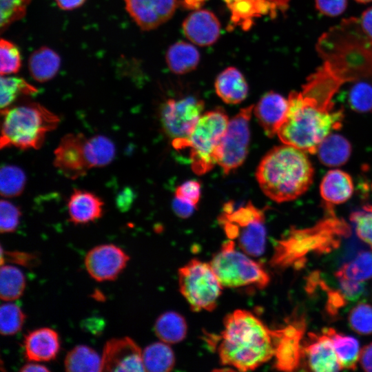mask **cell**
<instances>
[{"mask_svg": "<svg viewBox=\"0 0 372 372\" xmlns=\"http://www.w3.org/2000/svg\"><path fill=\"white\" fill-rule=\"evenodd\" d=\"M1 149H38L60 123L58 115L38 103L2 109Z\"/></svg>", "mask_w": 372, "mask_h": 372, "instance_id": "obj_6", "label": "cell"}, {"mask_svg": "<svg viewBox=\"0 0 372 372\" xmlns=\"http://www.w3.org/2000/svg\"><path fill=\"white\" fill-rule=\"evenodd\" d=\"M60 349L59 334L48 327L29 332L23 340L25 358L30 362H48L54 360Z\"/></svg>", "mask_w": 372, "mask_h": 372, "instance_id": "obj_21", "label": "cell"}, {"mask_svg": "<svg viewBox=\"0 0 372 372\" xmlns=\"http://www.w3.org/2000/svg\"><path fill=\"white\" fill-rule=\"evenodd\" d=\"M130 256L114 244H103L92 248L84 260L89 275L98 282L117 278L125 268Z\"/></svg>", "mask_w": 372, "mask_h": 372, "instance_id": "obj_15", "label": "cell"}, {"mask_svg": "<svg viewBox=\"0 0 372 372\" xmlns=\"http://www.w3.org/2000/svg\"><path fill=\"white\" fill-rule=\"evenodd\" d=\"M353 192V183L347 172L340 169L329 170L320 185V193L325 206L333 207L347 202Z\"/></svg>", "mask_w": 372, "mask_h": 372, "instance_id": "obj_23", "label": "cell"}, {"mask_svg": "<svg viewBox=\"0 0 372 372\" xmlns=\"http://www.w3.org/2000/svg\"><path fill=\"white\" fill-rule=\"evenodd\" d=\"M351 151V145L345 137L331 133L320 143L316 153L323 165L335 167L345 164Z\"/></svg>", "mask_w": 372, "mask_h": 372, "instance_id": "obj_26", "label": "cell"}, {"mask_svg": "<svg viewBox=\"0 0 372 372\" xmlns=\"http://www.w3.org/2000/svg\"><path fill=\"white\" fill-rule=\"evenodd\" d=\"M204 107L203 100L192 96L167 100L160 112V121L166 135L172 141L187 138L202 116Z\"/></svg>", "mask_w": 372, "mask_h": 372, "instance_id": "obj_12", "label": "cell"}, {"mask_svg": "<svg viewBox=\"0 0 372 372\" xmlns=\"http://www.w3.org/2000/svg\"><path fill=\"white\" fill-rule=\"evenodd\" d=\"M275 9L278 10H285L287 8L291 0H267Z\"/></svg>", "mask_w": 372, "mask_h": 372, "instance_id": "obj_57", "label": "cell"}, {"mask_svg": "<svg viewBox=\"0 0 372 372\" xmlns=\"http://www.w3.org/2000/svg\"><path fill=\"white\" fill-rule=\"evenodd\" d=\"M205 0H183V4L187 8H199Z\"/></svg>", "mask_w": 372, "mask_h": 372, "instance_id": "obj_58", "label": "cell"}, {"mask_svg": "<svg viewBox=\"0 0 372 372\" xmlns=\"http://www.w3.org/2000/svg\"><path fill=\"white\" fill-rule=\"evenodd\" d=\"M25 288V276L19 268L11 265H1L0 297L3 300L13 301L19 298Z\"/></svg>", "mask_w": 372, "mask_h": 372, "instance_id": "obj_33", "label": "cell"}, {"mask_svg": "<svg viewBox=\"0 0 372 372\" xmlns=\"http://www.w3.org/2000/svg\"><path fill=\"white\" fill-rule=\"evenodd\" d=\"M214 86L218 96L228 104L241 103L248 94V85L244 76L233 67L227 68L219 74Z\"/></svg>", "mask_w": 372, "mask_h": 372, "instance_id": "obj_24", "label": "cell"}, {"mask_svg": "<svg viewBox=\"0 0 372 372\" xmlns=\"http://www.w3.org/2000/svg\"><path fill=\"white\" fill-rule=\"evenodd\" d=\"M154 332L161 341L169 344H176L186 337L187 322L178 313L167 311L161 314L156 320Z\"/></svg>", "mask_w": 372, "mask_h": 372, "instance_id": "obj_30", "label": "cell"}, {"mask_svg": "<svg viewBox=\"0 0 372 372\" xmlns=\"http://www.w3.org/2000/svg\"><path fill=\"white\" fill-rule=\"evenodd\" d=\"M331 47L318 43V51L345 82L369 79L372 83V39L361 28L359 19H348L323 36Z\"/></svg>", "mask_w": 372, "mask_h": 372, "instance_id": "obj_5", "label": "cell"}, {"mask_svg": "<svg viewBox=\"0 0 372 372\" xmlns=\"http://www.w3.org/2000/svg\"><path fill=\"white\" fill-rule=\"evenodd\" d=\"M49 371L50 369L45 366L36 363V362L27 363L20 369L21 372H46Z\"/></svg>", "mask_w": 372, "mask_h": 372, "instance_id": "obj_56", "label": "cell"}, {"mask_svg": "<svg viewBox=\"0 0 372 372\" xmlns=\"http://www.w3.org/2000/svg\"><path fill=\"white\" fill-rule=\"evenodd\" d=\"M338 279L345 278L364 282L372 278V251L359 253L344 264L335 273Z\"/></svg>", "mask_w": 372, "mask_h": 372, "instance_id": "obj_34", "label": "cell"}, {"mask_svg": "<svg viewBox=\"0 0 372 372\" xmlns=\"http://www.w3.org/2000/svg\"><path fill=\"white\" fill-rule=\"evenodd\" d=\"M288 110V99L270 91L265 94L254 107V113L269 137L277 134Z\"/></svg>", "mask_w": 372, "mask_h": 372, "instance_id": "obj_20", "label": "cell"}, {"mask_svg": "<svg viewBox=\"0 0 372 372\" xmlns=\"http://www.w3.org/2000/svg\"><path fill=\"white\" fill-rule=\"evenodd\" d=\"M254 105L241 109L229 120L218 148L219 165L228 174L245 161L250 141V120Z\"/></svg>", "mask_w": 372, "mask_h": 372, "instance_id": "obj_11", "label": "cell"}, {"mask_svg": "<svg viewBox=\"0 0 372 372\" xmlns=\"http://www.w3.org/2000/svg\"><path fill=\"white\" fill-rule=\"evenodd\" d=\"M25 315L21 307L13 302L1 304L0 309V332L3 335H12L21 329Z\"/></svg>", "mask_w": 372, "mask_h": 372, "instance_id": "obj_37", "label": "cell"}, {"mask_svg": "<svg viewBox=\"0 0 372 372\" xmlns=\"http://www.w3.org/2000/svg\"><path fill=\"white\" fill-rule=\"evenodd\" d=\"M21 66V57L19 48L11 41H0V74L6 76L17 73Z\"/></svg>", "mask_w": 372, "mask_h": 372, "instance_id": "obj_41", "label": "cell"}, {"mask_svg": "<svg viewBox=\"0 0 372 372\" xmlns=\"http://www.w3.org/2000/svg\"><path fill=\"white\" fill-rule=\"evenodd\" d=\"M0 81V106L1 110L10 106L20 95H30L38 92L36 87L21 77L1 76Z\"/></svg>", "mask_w": 372, "mask_h": 372, "instance_id": "obj_35", "label": "cell"}, {"mask_svg": "<svg viewBox=\"0 0 372 372\" xmlns=\"http://www.w3.org/2000/svg\"><path fill=\"white\" fill-rule=\"evenodd\" d=\"M359 21L364 32L372 39V7L362 12Z\"/></svg>", "mask_w": 372, "mask_h": 372, "instance_id": "obj_53", "label": "cell"}, {"mask_svg": "<svg viewBox=\"0 0 372 372\" xmlns=\"http://www.w3.org/2000/svg\"><path fill=\"white\" fill-rule=\"evenodd\" d=\"M351 329L360 335L372 334V305L360 302L353 307L348 316Z\"/></svg>", "mask_w": 372, "mask_h": 372, "instance_id": "obj_40", "label": "cell"}, {"mask_svg": "<svg viewBox=\"0 0 372 372\" xmlns=\"http://www.w3.org/2000/svg\"><path fill=\"white\" fill-rule=\"evenodd\" d=\"M125 9L143 30L158 28L174 14L177 0H123Z\"/></svg>", "mask_w": 372, "mask_h": 372, "instance_id": "obj_17", "label": "cell"}, {"mask_svg": "<svg viewBox=\"0 0 372 372\" xmlns=\"http://www.w3.org/2000/svg\"><path fill=\"white\" fill-rule=\"evenodd\" d=\"M348 103L350 107L358 113L372 111V85L368 81H359L349 90Z\"/></svg>", "mask_w": 372, "mask_h": 372, "instance_id": "obj_39", "label": "cell"}, {"mask_svg": "<svg viewBox=\"0 0 372 372\" xmlns=\"http://www.w3.org/2000/svg\"><path fill=\"white\" fill-rule=\"evenodd\" d=\"M350 220L357 236L372 249V205H365L362 209L353 212Z\"/></svg>", "mask_w": 372, "mask_h": 372, "instance_id": "obj_43", "label": "cell"}, {"mask_svg": "<svg viewBox=\"0 0 372 372\" xmlns=\"http://www.w3.org/2000/svg\"><path fill=\"white\" fill-rule=\"evenodd\" d=\"M231 14V21L249 28L252 19L261 15H275L277 10L267 0H225Z\"/></svg>", "mask_w": 372, "mask_h": 372, "instance_id": "obj_25", "label": "cell"}, {"mask_svg": "<svg viewBox=\"0 0 372 372\" xmlns=\"http://www.w3.org/2000/svg\"><path fill=\"white\" fill-rule=\"evenodd\" d=\"M309 369L316 372H333L342 369L330 338L324 333H309V340L302 344Z\"/></svg>", "mask_w": 372, "mask_h": 372, "instance_id": "obj_18", "label": "cell"}, {"mask_svg": "<svg viewBox=\"0 0 372 372\" xmlns=\"http://www.w3.org/2000/svg\"><path fill=\"white\" fill-rule=\"evenodd\" d=\"M316 10L328 17H337L347 8V0H315Z\"/></svg>", "mask_w": 372, "mask_h": 372, "instance_id": "obj_48", "label": "cell"}, {"mask_svg": "<svg viewBox=\"0 0 372 372\" xmlns=\"http://www.w3.org/2000/svg\"><path fill=\"white\" fill-rule=\"evenodd\" d=\"M359 360L362 369L372 372V342L361 349Z\"/></svg>", "mask_w": 372, "mask_h": 372, "instance_id": "obj_52", "label": "cell"}, {"mask_svg": "<svg viewBox=\"0 0 372 372\" xmlns=\"http://www.w3.org/2000/svg\"><path fill=\"white\" fill-rule=\"evenodd\" d=\"M53 164L68 178L85 175L93 168L89 138L82 133L63 136L54 152Z\"/></svg>", "mask_w": 372, "mask_h": 372, "instance_id": "obj_13", "label": "cell"}, {"mask_svg": "<svg viewBox=\"0 0 372 372\" xmlns=\"http://www.w3.org/2000/svg\"><path fill=\"white\" fill-rule=\"evenodd\" d=\"M165 59L172 72L184 74L197 67L200 60V54L192 44L185 41H178L169 48Z\"/></svg>", "mask_w": 372, "mask_h": 372, "instance_id": "obj_28", "label": "cell"}, {"mask_svg": "<svg viewBox=\"0 0 372 372\" xmlns=\"http://www.w3.org/2000/svg\"><path fill=\"white\" fill-rule=\"evenodd\" d=\"M323 332L330 338L342 369L355 370L361 351L358 341L332 328L325 329Z\"/></svg>", "mask_w": 372, "mask_h": 372, "instance_id": "obj_31", "label": "cell"}, {"mask_svg": "<svg viewBox=\"0 0 372 372\" xmlns=\"http://www.w3.org/2000/svg\"><path fill=\"white\" fill-rule=\"evenodd\" d=\"M355 1L358 3H369L372 1V0H355Z\"/></svg>", "mask_w": 372, "mask_h": 372, "instance_id": "obj_59", "label": "cell"}, {"mask_svg": "<svg viewBox=\"0 0 372 372\" xmlns=\"http://www.w3.org/2000/svg\"><path fill=\"white\" fill-rule=\"evenodd\" d=\"M134 197L135 194L132 189L129 187L124 188L116 198L117 207L123 212L127 211L131 207Z\"/></svg>", "mask_w": 372, "mask_h": 372, "instance_id": "obj_50", "label": "cell"}, {"mask_svg": "<svg viewBox=\"0 0 372 372\" xmlns=\"http://www.w3.org/2000/svg\"><path fill=\"white\" fill-rule=\"evenodd\" d=\"M143 362L145 371L167 372L174 368L175 357L169 344L161 341L144 349Z\"/></svg>", "mask_w": 372, "mask_h": 372, "instance_id": "obj_32", "label": "cell"}, {"mask_svg": "<svg viewBox=\"0 0 372 372\" xmlns=\"http://www.w3.org/2000/svg\"><path fill=\"white\" fill-rule=\"evenodd\" d=\"M179 290L194 311H211L223 287L210 263L192 259L178 270Z\"/></svg>", "mask_w": 372, "mask_h": 372, "instance_id": "obj_10", "label": "cell"}, {"mask_svg": "<svg viewBox=\"0 0 372 372\" xmlns=\"http://www.w3.org/2000/svg\"><path fill=\"white\" fill-rule=\"evenodd\" d=\"M263 209L251 202L234 209L232 202L225 204L218 221L228 239L251 257L261 256L265 248L267 231Z\"/></svg>", "mask_w": 372, "mask_h": 372, "instance_id": "obj_8", "label": "cell"}, {"mask_svg": "<svg viewBox=\"0 0 372 372\" xmlns=\"http://www.w3.org/2000/svg\"><path fill=\"white\" fill-rule=\"evenodd\" d=\"M61 58L53 50L41 47L30 55L28 68L31 76L39 83L47 82L57 74Z\"/></svg>", "mask_w": 372, "mask_h": 372, "instance_id": "obj_27", "label": "cell"}, {"mask_svg": "<svg viewBox=\"0 0 372 372\" xmlns=\"http://www.w3.org/2000/svg\"><path fill=\"white\" fill-rule=\"evenodd\" d=\"M186 37L200 46L215 43L220 32V24L216 15L207 10H198L191 13L183 23Z\"/></svg>", "mask_w": 372, "mask_h": 372, "instance_id": "obj_19", "label": "cell"}, {"mask_svg": "<svg viewBox=\"0 0 372 372\" xmlns=\"http://www.w3.org/2000/svg\"><path fill=\"white\" fill-rule=\"evenodd\" d=\"M276 329H270L250 311L238 309L224 321L217 347L223 365L254 370L274 357Z\"/></svg>", "mask_w": 372, "mask_h": 372, "instance_id": "obj_2", "label": "cell"}, {"mask_svg": "<svg viewBox=\"0 0 372 372\" xmlns=\"http://www.w3.org/2000/svg\"><path fill=\"white\" fill-rule=\"evenodd\" d=\"M93 168L109 165L116 155V147L112 141L103 135L89 137Z\"/></svg>", "mask_w": 372, "mask_h": 372, "instance_id": "obj_38", "label": "cell"}, {"mask_svg": "<svg viewBox=\"0 0 372 372\" xmlns=\"http://www.w3.org/2000/svg\"><path fill=\"white\" fill-rule=\"evenodd\" d=\"M64 367L68 372L102 371V358L92 348L80 344L67 353Z\"/></svg>", "mask_w": 372, "mask_h": 372, "instance_id": "obj_29", "label": "cell"}, {"mask_svg": "<svg viewBox=\"0 0 372 372\" xmlns=\"http://www.w3.org/2000/svg\"><path fill=\"white\" fill-rule=\"evenodd\" d=\"M201 195L200 183L194 180L184 182L177 187L175 197L196 207Z\"/></svg>", "mask_w": 372, "mask_h": 372, "instance_id": "obj_46", "label": "cell"}, {"mask_svg": "<svg viewBox=\"0 0 372 372\" xmlns=\"http://www.w3.org/2000/svg\"><path fill=\"white\" fill-rule=\"evenodd\" d=\"M8 261L23 267L32 269L37 267L41 260L39 254L23 251H4L1 248V265Z\"/></svg>", "mask_w": 372, "mask_h": 372, "instance_id": "obj_45", "label": "cell"}, {"mask_svg": "<svg viewBox=\"0 0 372 372\" xmlns=\"http://www.w3.org/2000/svg\"><path fill=\"white\" fill-rule=\"evenodd\" d=\"M340 290L347 301L358 300L365 293L366 287L364 282L350 279H338Z\"/></svg>", "mask_w": 372, "mask_h": 372, "instance_id": "obj_47", "label": "cell"}, {"mask_svg": "<svg viewBox=\"0 0 372 372\" xmlns=\"http://www.w3.org/2000/svg\"><path fill=\"white\" fill-rule=\"evenodd\" d=\"M103 206V201L94 193L74 189L67 203L69 220L76 225L94 222L102 217Z\"/></svg>", "mask_w": 372, "mask_h": 372, "instance_id": "obj_22", "label": "cell"}, {"mask_svg": "<svg viewBox=\"0 0 372 372\" xmlns=\"http://www.w3.org/2000/svg\"><path fill=\"white\" fill-rule=\"evenodd\" d=\"M86 0H55L58 7L63 10H72L81 7Z\"/></svg>", "mask_w": 372, "mask_h": 372, "instance_id": "obj_55", "label": "cell"}, {"mask_svg": "<svg viewBox=\"0 0 372 372\" xmlns=\"http://www.w3.org/2000/svg\"><path fill=\"white\" fill-rule=\"evenodd\" d=\"M262 192L276 203L293 200L310 187L313 167L306 152L284 144L269 151L256 172Z\"/></svg>", "mask_w": 372, "mask_h": 372, "instance_id": "obj_4", "label": "cell"}, {"mask_svg": "<svg viewBox=\"0 0 372 372\" xmlns=\"http://www.w3.org/2000/svg\"><path fill=\"white\" fill-rule=\"evenodd\" d=\"M26 176L24 171L14 165H5L0 171L1 195L5 198H14L24 190Z\"/></svg>", "mask_w": 372, "mask_h": 372, "instance_id": "obj_36", "label": "cell"}, {"mask_svg": "<svg viewBox=\"0 0 372 372\" xmlns=\"http://www.w3.org/2000/svg\"><path fill=\"white\" fill-rule=\"evenodd\" d=\"M229 118L220 107L203 114L189 135L172 141L176 149L190 148L192 169L196 174H203L218 164V148Z\"/></svg>", "mask_w": 372, "mask_h": 372, "instance_id": "obj_7", "label": "cell"}, {"mask_svg": "<svg viewBox=\"0 0 372 372\" xmlns=\"http://www.w3.org/2000/svg\"><path fill=\"white\" fill-rule=\"evenodd\" d=\"M32 0H0V28L6 30L12 23L22 19Z\"/></svg>", "mask_w": 372, "mask_h": 372, "instance_id": "obj_42", "label": "cell"}, {"mask_svg": "<svg viewBox=\"0 0 372 372\" xmlns=\"http://www.w3.org/2000/svg\"><path fill=\"white\" fill-rule=\"evenodd\" d=\"M325 216L311 227L290 229L277 240L271 258L272 266L300 269L309 256L330 253L350 234V227L336 216L333 207H325Z\"/></svg>", "mask_w": 372, "mask_h": 372, "instance_id": "obj_3", "label": "cell"}, {"mask_svg": "<svg viewBox=\"0 0 372 372\" xmlns=\"http://www.w3.org/2000/svg\"><path fill=\"white\" fill-rule=\"evenodd\" d=\"M101 358L102 371H145L143 351L129 337L112 338L107 341Z\"/></svg>", "mask_w": 372, "mask_h": 372, "instance_id": "obj_16", "label": "cell"}, {"mask_svg": "<svg viewBox=\"0 0 372 372\" xmlns=\"http://www.w3.org/2000/svg\"><path fill=\"white\" fill-rule=\"evenodd\" d=\"M345 81L324 62L299 92L288 96V110L277 135L286 145L316 153L322 140L342 127L344 111L333 97Z\"/></svg>", "mask_w": 372, "mask_h": 372, "instance_id": "obj_1", "label": "cell"}, {"mask_svg": "<svg viewBox=\"0 0 372 372\" xmlns=\"http://www.w3.org/2000/svg\"><path fill=\"white\" fill-rule=\"evenodd\" d=\"M209 263L223 288L262 289L270 281L263 266L242 251L236 249V242L230 239L222 245Z\"/></svg>", "mask_w": 372, "mask_h": 372, "instance_id": "obj_9", "label": "cell"}, {"mask_svg": "<svg viewBox=\"0 0 372 372\" xmlns=\"http://www.w3.org/2000/svg\"><path fill=\"white\" fill-rule=\"evenodd\" d=\"M172 209L180 218H189L194 211L196 206L176 197L172 201Z\"/></svg>", "mask_w": 372, "mask_h": 372, "instance_id": "obj_51", "label": "cell"}, {"mask_svg": "<svg viewBox=\"0 0 372 372\" xmlns=\"http://www.w3.org/2000/svg\"><path fill=\"white\" fill-rule=\"evenodd\" d=\"M21 216L19 207L7 200L0 202L1 233H12L18 227Z\"/></svg>", "mask_w": 372, "mask_h": 372, "instance_id": "obj_44", "label": "cell"}, {"mask_svg": "<svg viewBox=\"0 0 372 372\" xmlns=\"http://www.w3.org/2000/svg\"><path fill=\"white\" fill-rule=\"evenodd\" d=\"M326 289L327 292L326 310L329 315L335 316L339 310L347 304V300L340 289H331L328 286Z\"/></svg>", "mask_w": 372, "mask_h": 372, "instance_id": "obj_49", "label": "cell"}, {"mask_svg": "<svg viewBox=\"0 0 372 372\" xmlns=\"http://www.w3.org/2000/svg\"><path fill=\"white\" fill-rule=\"evenodd\" d=\"M104 322L100 318H87L83 322V327L93 334L100 333L104 328Z\"/></svg>", "mask_w": 372, "mask_h": 372, "instance_id": "obj_54", "label": "cell"}, {"mask_svg": "<svg viewBox=\"0 0 372 372\" xmlns=\"http://www.w3.org/2000/svg\"><path fill=\"white\" fill-rule=\"evenodd\" d=\"M306 329L303 317H298L280 329H276L274 366L282 371H292L302 358V339Z\"/></svg>", "mask_w": 372, "mask_h": 372, "instance_id": "obj_14", "label": "cell"}]
</instances>
